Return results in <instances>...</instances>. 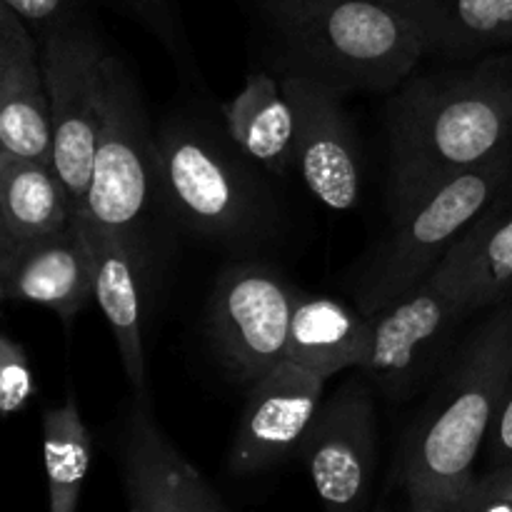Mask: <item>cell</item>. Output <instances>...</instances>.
<instances>
[{"label":"cell","mask_w":512,"mask_h":512,"mask_svg":"<svg viewBox=\"0 0 512 512\" xmlns=\"http://www.w3.org/2000/svg\"><path fill=\"white\" fill-rule=\"evenodd\" d=\"M388 145L393 215L510 150V55L408 80L388 105Z\"/></svg>","instance_id":"cell-1"},{"label":"cell","mask_w":512,"mask_h":512,"mask_svg":"<svg viewBox=\"0 0 512 512\" xmlns=\"http://www.w3.org/2000/svg\"><path fill=\"white\" fill-rule=\"evenodd\" d=\"M40 55L53 118V168L68 190L73 213L83 215L103 120V60L108 53L98 35L75 20L45 35Z\"/></svg>","instance_id":"cell-8"},{"label":"cell","mask_w":512,"mask_h":512,"mask_svg":"<svg viewBox=\"0 0 512 512\" xmlns=\"http://www.w3.org/2000/svg\"><path fill=\"white\" fill-rule=\"evenodd\" d=\"M33 370L28 363V350L20 340L0 335V413L5 418L23 413L30 400L35 398Z\"/></svg>","instance_id":"cell-23"},{"label":"cell","mask_w":512,"mask_h":512,"mask_svg":"<svg viewBox=\"0 0 512 512\" xmlns=\"http://www.w3.org/2000/svg\"><path fill=\"white\" fill-rule=\"evenodd\" d=\"M115 463L128 512H228L200 470L175 448L148 393H135L115 435Z\"/></svg>","instance_id":"cell-11"},{"label":"cell","mask_w":512,"mask_h":512,"mask_svg":"<svg viewBox=\"0 0 512 512\" xmlns=\"http://www.w3.org/2000/svg\"><path fill=\"white\" fill-rule=\"evenodd\" d=\"M473 248L470 228L418 285L368 318L370 353L360 370L393 398H400L418 378L450 325L470 313Z\"/></svg>","instance_id":"cell-7"},{"label":"cell","mask_w":512,"mask_h":512,"mask_svg":"<svg viewBox=\"0 0 512 512\" xmlns=\"http://www.w3.org/2000/svg\"><path fill=\"white\" fill-rule=\"evenodd\" d=\"M458 512H512V465L493 468L473 480L465 495L455 500Z\"/></svg>","instance_id":"cell-25"},{"label":"cell","mask_w":512,"mask_h":512,"mask_svg":"<svg viewBox=\"0 0 512 512\" xmlns=\"http://www.w3.org/2000/svg\"><path fill=\"white\" fill-rule=\"evenodd\" d=\"M323 390V375L288 358L255 380L230 443V473H263L298 453L323 405Z\"/></svg>","instance_id":"cell-13"},{"label":"cell","mask_w":512,"mask_h":512,"mask_svg":"<svg viewBox=\"0 0 512 512\" xmlns=\"http://www.w3.org/2000/svg\"><path fill=\"white\" fill-rule=\"evenodd\" d=\"M510 180L512 148L455 175L408 210L393 215L388 240L365 270L360 313L370 318L418 285L500 198Z\"/></svg>","instance_id":"cell-4"},{"label":"cell","mask_w":512,"mask_h":512,"mask_svg":"<svg viewBox=\"0 0 512 512\" xmlns=\"http://www.w3.org/2000/svg\"><path fill=\"white\" fill-rule=\"evenodd\" d=\"M160 198L203 238L243 243L265 225V198L250 170L205 128L173 123L155 138Z\"/></svg>","instance_id":"cell-6"},{"label":"cell","mask_w":512,"mask_h":512,"mask_svg":"<svg viewBox=\"0 0 512 512\" xmlns=\"http://www.w3.org/2000/svg\"><path fill=\"white\" fill-rule=\"evenodd\" d=\"M285 73L340 93H388L425 58L410 25L385 0H255ZM283 73V75H285Z\"/></svg>","instance_id":"cell-3"},{"label":"cell","mask_w":512,"mask_h":512,"mask_svg":"<svg viewBox=\"0 0 512 512\" xmlns=\"http://www.w3.org/2000/svg\"><path fill=\"white\" fill-rule=\"evenodd\" d=\"M510 370L512 298L495 305L475 330L443 393L410 430L400 458L408 512L453 505L473 485L475 460L488 443Z\"/></svg>","instance_id":"cell-2"},{"label":"cell","mask_w":512,"mask_h":512,"mask_svg":"<svg viewBox=\"0 0 512 512\" xmlns=\"http://www.w3.org/2000/svg\"><path fill=\"white\" fill-rule=\"evenodd\" d=\"M370 353V320L325 295H295L285 358L325 380L363 368Z\"/></svg>","instance_id":"cell-18"},{"label":"cell","mask_w":512,"mask_h":512,"mask_svg":"<svg viewBox=\"0 0 512 512\" xmlns=\"http://www.w3.org/2000/svg\"><path fill=\"white\" fill-rule=\"evenodd\" d=\"M423 55L468 60L512 45V0H385Z\"/></svg>","instance_id":"cell-17"},{"label":"cell","mask_w":512,"mask_h":512,"mask_svg":"<svg viewBox=\"0 0 512 512\" xmlns=\"http://www.w3.org/2000/svg\"><path fill=\"white\" fill-rule=\"evenodd\" d=\"M0 153L53 165V118L33 30L0 3Z\"/></svg>","instance_id":"cell-15"},{"label":"cell","mask_w":512,"mask_h":512,"mask_svg":"<svg viewBox=\"0 0 512 512\" xmlns=\"http://www.w3.org/2000/svg\"><path fill=\"white\" fill-rule=\"evenodd\" d=\"M118 3L125 13H130L140 25H145L165 45L170 55L183 58L188 45H185L183 25L175 15L173 0H118Z\"/></svg>","instance_id":"cell-24"},{"label":"cell","mask_w":512,"mask_h":512,"mask_svg":"<svg viewBox=\"0 0 512 512\" xmlns=\"http://www.w3.org/2000/svg\"><path fill=\"white\" fill-rule=\"evenodd\" d=\"M295 290L258 263H240L215 280L208 335L223 368L240 383L263 378L285 358Z\"/></svg>","instance_id":"cell-9"},{"label":"cell","mask_w":512,"mask_h":512,"mask_svg":"<svg viewBox=\"0 0 512 512\" xmlns=\"http://www.w3.org/2000/svg\"><path fill=\"white\" fill-rule=\"evenodd\" d=\"M93 440L75 395L43 415V465L50 512H78Z\"/></svg>","instance_id":"cell-21"},{"label":"cell","mask_w":512,"mask_h":512,"mask_svg":"<svg viewBox=\"0 0 512 512\" xmlns=\"http://www.w3.org/2000/svg\"><path fill=\"white\" fill-rule=\"evenodd\" d=\"M470 313L512 298V180L473 225Z\"/></svg>","instance_id":"cell-22"},{"label":"cell","mask_w":512,"mask_h":512,"mask_svg":"<svg viewBox=\"0 0 512 512\" xmlns=\"http://www.w3.org/2000/svg\"><path fill=\"white\" fill-rule=\"evenodd\" d=\"M425 512H458V510H455V503H453V505H445V508H435V510H425Z\"/></svg>","instance_id":"cell-28"},{"label":"cell","mask_w":512,"mask_h":512,"mask_svg":"<svg viewBox=\"0 0 512 512\" xmlns=\"http://www.w3.org/2000/svg\"><path fill=\"white\" fill-rule=\"evenodd\" d=\"M375 512H388V510H383V508H380V510H375Z\"/></svg>","instance_id":"cell-29"},{"label":"cell","mask_w":512,"mask_h":512,"mask_svg":"<svg viewBox=\"0 0 512 512\" xmlns=\"http://www.w3.org/2000/svg\"><path fill=\"white\" fill-rule=\"evenodd\" d=\"M88 240L95 268V300L113 330L128 383L135 393H148L143 343V300H140V255L143 248L128 238L93 228L75 218Z\"/></svg>","instance_id":"cell-16"},{"label":"cell","mask_w":512,"mask_h":512,"mask_svg":"<svg viewBox=\"0 0 512 512\" xmlns=\"http://www.w3.org/2000/svg\"><path fill=\"white\" fill-rule=\"evenodd\" d=\"M280 80L295 113V168L318 203L348 213L360 198L363 170L343 93L298 73Z\"/></svg>","instance_id":"cell-12"},{"label":"cell","mask_w":512,"mask_h":512,"mask_svg":"<svg viewBox=\"0 0 512 512\" xmlns=\"http://www.w3.org/2000/svg\"><path fill=\"white\" fill-rule=\"evenodd\" d=\"M0 293L10 303L53 310L65 325L95 298V268L78 223L0 250Z\"/></svg>","instance_id":"cell-14"},{"label":"cell","mask_w":512,"mask_h":512,"mask_svg":"<svg viewBox=\"0 0 512 512\" xmlns=\"http://www.w3.org/2000/svg\"><path fill=\"white\" fill-rule=\"evenodd\" d=\"M73 203L50 163L0 153V250L73 223Z\"/></svg>","instance_id":"cell-19"},{"label":"cell","mask_w":512,"mask_h":512,"mask_svg":"<svg viewBox=\"0 0 512 512\" xmlns=\"http://www.w3.org/2000/svg\"><path fill=\"white\" fill-rule=\"evenodd\" d=\"M485 450H488L490 470L512 465V370L508 383H505L503 400H500L498 415H495L493 428H490Z\"/></svg>","instance_id":"cell-27"},{"label":"cell","mask_w":512,"mask_h":512,"mask_svg":"<svg viewBox=\"0 0 512 512\" xmlns=\"http://www.w3.org/2000/svg\"><path fill=\"white\" fill-rule=\"evenodd\" d=\"M225 130L240 153L275 175L295 165V113L283 80L265 70L248 75L243 90L223 105Z\"/></svg>","instance_id":"cell-20"},{"label":"cell","mask_w":512,"mask_h":512,"mask_svg":"<svg viewBox=\"0 0 512 512\" xmlns=\"http://www.w3.org/2000/svg\"><path fill=\"white\" fill-rule=\"evenodd\" d=\"M143 93L118 55L103 60V120L93 160L88 205L75 215L93 228L128 238L143 248L158 185V153Z\"/></svg>","instance_id":"cell-5"},{"label":"cell","mask_w":512,"mask_h":512,"mask_svg":"<svg viewBox=\"0 0 512 512\" xmlns=\"http://www.w3.org/2000/svg\"><path fill=\"white\" fill-rule=\"evenodd\" d=\"M300 458L325 512H363L375 470V405L358 378L320 405Z\"/></svg>","instance_id":"cell-10"},{"label":"cell","mask_w":512,"mask_h":512,"mask_svg":"<svg viewBox=\"0 0 512 512\" xmlns=\"http://www.w3.org/2000/svg\"><path fill=\"white\" fill-rule=\"evenodd\" d=\"M0 3L15 10L38 40H43L53 30L63 28V25L80 20V0H0Z\"/></svg>","instance_id":"cell-26"}]
</instances>
